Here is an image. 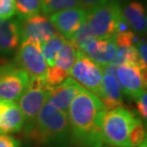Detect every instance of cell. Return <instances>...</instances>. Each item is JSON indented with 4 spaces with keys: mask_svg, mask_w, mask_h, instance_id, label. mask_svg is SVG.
I'll return each instance as SVG.
<instances>
[{
    "mask_svg": "<svg viewBox=\"0 0 147 147\" xmlns=\"http://www.w3.org/2000/svg\"><path fill=\"white\" fill-rule=\"evenodd\" d=\"M66 40V38H64L61 34H57L46 42L41 44V52L48 68L54 66L57 53L59 52Z\"/></svg>",
    "mask_w": 147,
    "mask_h": 147,
    "instance_id": "d6986e66",
    "label": "cell"
},
{
    "mask_svg": "<svg viewBox=\"0 0 147 147\" xmlns=\"http://www.w3.org/2000/svg\"><path fill=\"white\" fill-rule=\"evenodd\" d=\"M96 36H94L93 33L88 27L86 21L80 26V28L76 32V34L72 36V38L69 41L74 44V46L76 47V50L79 51H83L86 45L90 42L91 40H93Z\"/></svg>",
    "mask_w": 147,
    "mask_h": 147,
    "instance_id": "603a6c76",
    "label": "cell"
},
{
    "mask_svg": "<svg viewBox=\"0 0 147 147\" xmlns=\"http://www.w3.org/2000/svg\"><path fill=\"white\" fill-rule=\"evenodd\" d=\"M40 11L39 0H16V14L19 20L37 16Z\"/></svg>",
    "mask_w": 147,
    "mask_h": 147,
    "instance_id": "44dd1931",
    "label": "cell"
},
{
    "mask_svg": "<svg viewBox=\"0 0 147 147\" xmlns=\"http://www.w3.org/2000/svg\"><path fill=\"white\" fill-rule=\"evenodd\" d=\"M136 103H137L138 113L140 114V119H144V121H146V119H147V95H146V92L142 94V96L136 100Z\"/></svg>",
    "mask_w": 147,
    "mask_h": 147,
    "instance_id": "83f0119b",
    "label": "cell"
},
{
    "mask_svg": "<svg viewBox=\"0 0 147 147\" xmlns=\"http://www.w3.org/2000/svg\"><path fill=\"white\" fill-rule=\"evenodd\" d=\"M121 16L119 0H112L87 11L86 23L93 34L98 38H114L116 24Z\"/></svg>",
    "mask_w": 147,
    "mask_h": 147,
    "instance_id": "277c9868",
    "label": "cell"
},
{
    "mask_svg": "<svg viewBox=\"0 0 147 147\" xmlns=\"http://www.w3.org/2000/svg\"><path fill=\"white\" fill-rule=\"evenodd\" d=\"M51 90L44 79L30 78L27 88L18 99V105L25 119V125L36 117L42 106L47 102Z\"/></svg>",
    "mask_w": 147,
    "mask_h": 147,
    "instance_id": "ba28073f",
    "label": "cell"
},
{
    "mask_svg": "<svg viewBox=\"0 0 147 147\" xmlns=\"http://www.w3.org/2000/svg\"><path fill=\"white\" fill-rule=\"evenodd\" d=\"M98 98L104 105L106 111L123 106L122 92L116 76L103 75L101 81L100 95Z\"/></svg>",
    "mask_w": 147,
    "mask_h": 147,
    "instance_id": "2e32d148",
    "label": "cell"
},
{
    "mask_svg": "<svg viewBox=\"0 0 147 147\" xmlns=\"http://www.w3.org/2000/svg\"><path fill=\"white\" fill-rule=\"evenodd\" d=\"M40 10L46 17L60 11L72 8H81L78 0H39Z\"/></svg>",
    "mask_w": 147,
    "mask_h": 147,
    "instance_id": "ffe728a7",
    "label": "cell"
},
{
    "mask_svg": "<svg viewBox=\"0 0 147 147\" xmlns=\"http://www.w3.org/2000/svg\"><path fill=\"white\" fill-rule=\"evenodd\" d=\"M76 52H78V50L74 46V44L71 41L66 40L59 50V52L57 53L55 64L53 67L57 68L58 71L62 72L69 76L70 71H71L74 63L76 61Z\"/></svg>",
    "mask_w": 147,
    "mask_h": 147,
    "instance_id": "ac0fdd59",
    "label": "cell"
},
{
    "mask_svg": "<svg viewBox=\"0 0 147 147\" xmlns=\"http://www.w3.org/2000/svg\"><path fill=\"white\" fill-rule=\"evenodd\" d=\"M106 112L98 96L82 89L74 98L68 116L72 142L76 147H102V119Z\"/></svg>",
    "mask_w": 147,
    "mask_h": 147,
    "instance_id": "6da1fadb",
    "label": "cell"
},
{
    "mask_svg": "<svg viewBox=\"0 0 147 147\" xmlns=\"http://www.w3.org/2000/svg\"><path fill=\"white\" fill-rule=\"evenodd\" d=\"M83 89L75 79L67 78L62 83L50 91L47 103L53 105L57 109L67 113L74 98Z\"/></svg>",
    "mask_w": 147,
    "mask_h": 147,
    "instance_id": "4fadbf2b",
    "label": "cell"
},
{
    "mask_svg": "<svg viewBox=\"0 0 147 147\" xmlns=\"http://www.w3.org/2000/svg\"><path fill=\"white\" fill-rule=\"evenodd\" d=\"M30 76L14 62L0 65V98L16 101L27 88Z\"/></svg>",
    "mask_w": 147,
    "mask_h": 147,
    "instance_id": "52a82bcc",
    "label": "cell"
},
{
    "mask_svg": "<svg viewBox=\"0 0 147 147\" xmlns=\"http://www.w3.org/2000/svg\"><path fill=\"white\" fill-rule=\"evenodd\" d=\"M137 147H147V144H146V140H144L142 143H140V145H138Z\"/></svg>",
    "mask_w": 147,
    "mask_h": 147,
    "instance_id": "4dcf8cb0",
    "label": "cell"
},
{
    "mask_svg": "<svg viewBox=\"0 0 147 147\" xmlns=\"http://www.w3.org/2000/svg\"><path fill=\"white\" fill-rule=\"evenodd\" d=\"M140 38L136 33L132 31H127L124 33L116 34L114 36V41L117 47H130L135 46L139 42Z\"/></svg>",
    "mask_w": 147,
    "mask_h": 147,
    "instance_id": "d4e9b609",
    "label": "cell"
},
{
    "mask_svg": "<svg viewBox=\"0 0 147 147\" xmlns=\"http://www.w3.org/2000/svg\"><path fill=\"white\" fill-rule=\"evenodd\" d=\"M70 75L80 86L98 98L103 76L101 66L79 50L76 52V61L70 71Z\"/></svg>",
    "mask_w": 147,
    "mask_h": 147,
    "instance_id": "5b68a950",
    "label": "cell"
},
{
    "mask_svg": "<svg viewBox=\"0 0 147 147\" xmlns=\"http://www.w3.org/2000/svg\"><path fill=\"white\" fill-rule=\"evenodd\" d=\"M122 17L128 23L129 27L133 29L134 33L143 34L147 28L146 10L142 3L139 1H129L121 7L120 6Z\"/></svg>",
    "mask_w": 147,
    "mask_h": 147,
    "instance_id": "e0dca14e",
    "label": "cell"
},
{
    "mask_svg": "<svg viewBox=\"0 0 147 147\" xmlns=\"http://www.w3.org/2000/svg\"><path fill=\"white\" fill-rule=\"evenodd\" d=\"M0 147H21V143L11 136L0 135Z\"/></svg>",
    "mask_w": 147,
    "mask_h": 147,
    "instance_id": "f546056e",
    "label": "cell"
},
{
    "mask_svg": "<svg viewBox=\"0 0 147 147\" xmlns=\"http://www.w3.org/2000/svg\"><path fill=\"white\" fill-rule=\"evenodd\" d=\"M24 125L25 119L18 103L0 98V135L17 133Z\"/></svg>",
    "mask_w": 147,
    "mask_h": 147,
    "instance_id": "7c38bea8",
    "label": "cell"
},
{
    "mask_svg": "<svg viewBox=\"0 0 147 147\" xmlns=\"http://www.w3.org/2000/svg\"><path fill=\"white\" fill-rule=\"evenodd\" d=\"M13 62L24 70L30 78L45 80L48 66L41 52V45L36 41H22Z\"/></svg>",
    "mask_w": 147,
    "mask_h": 147,
    "instance_id": "8992f818",
    "label": "cell"
},
{
    "mask_svg": "<svg viewBox=\"0 0 147 147\" xmlns=\"http://www.w3.org/2000/svg\"><path fill=\"white\" fill-rule=\"evenodd\" d=\"M102 147H117V146H111V145H108V144H107V145H105V146L103 145Z\"/></svg>",
    "mask_w": 147,
    "mask_h": 147,
    "instance_id": "1f68e13d",
    "label": "cell"
},
{
    "mask_svg": "<svg viewBox=\"0 0 147 147\" xmlns=\"http://www.w3.org/2000/svg\"><path fill=\"white\" fill-rule=\"evenodd\" d=\"M57 34H58L57 31L45 16L37 14L20 20V42L34 40L41 45Z\"/></svg>",
    "mask_w": 147,
    "mask_h": 147,
    "instance_id": "30bf717a",
    "label": "cell"
},
{
    "mask_svg": "<svg viewBox=\"0 0 147 147\" xmlns=\"http://www.w3.org/2000/svg\"><path fill=\"white\" fill-rule=\"evenodd\" d=\"M144 140H146L145 128L143 126L142 119L139 117L129 135V142L131 147H137Z\"/></svg>",
    "mask_w": 147,
    "mask_h": 147,
    "instance_id": "cb8c5ba5",
    "label": "cell"
},
{
    "mask_svg": "<svg viewBox=\"0 0 147 147\" xmlns=\"http://www.w3.org/2000/svg\"><path fill=\"white\" fill-rule=\"evenodd\" d=\"M24 136L38 147H70L72 138L67 113L46 102L36 119L24 125Z\"/></svg>",
    "mask_w": 147,
    "mask_h": 147,
    "instance_id": "7a4b0ae2",
    "label": "cell"
},
{
    "mask_svg": "<svg viewBox=\"0 0 147 147\" xmlns=\"http://www.w3.org/2000/svg\"><path fill=\"white\" fill-rule=\"evenodd\" d=\"M20 44V20L0 18V57L13 54Z\"/></svg>",
    "mask_w": 147,
    "mask_h": 147,
    "instance_id": "5bb4252c",
    "label": "cell"
},
{
    "mask_svg": "<svg viewBox=\"0 0 147 147\" xmlns=\"http://www.w3.org/2000/svg\"><path fill=\"white\" fill-rule=\"evenodd\" d=\"M110 1H112V0H78L81 8L86 11L93 10L95 8H98L101 5L106 4V3Z\"/></svg>",
    "mask_w": 147,
    "mask_h": 147,
    "instance_id": "f1b7e54d",
    "label": "cell"
},
{
    "mask_svg": "<svg viewBox=\"0 0 147 147\" xmlns=\"http://www.w3.org/2000/svg\"><path fill=\"white\" fill-rule=\"evenodd\" d=\"M123 63H137L139 64V55L135 46L130 47H117V53L112 64L119 66Z\"/></svg>",
    "mask_w": 147,
    "mask_h": 147,
    "instance_id": "7402d4cb",
    "label": "cell"
},
{
    "mask_svg": "<svg viewBox=\"0 0 147 147\" xmlns=\"http://www.w3.org/2000/svg\"><path fill=\"white\" fill-rule=\"evenodd\" d=\"M139 55V65L143 71L147 70V44L146 39L142 38L139 40L136 45H135Z\"/></svg>",
    "mask_w": 147,
    "mask_h": 147,
    "instance_id": "4316f807",
    "label": "cell"
},
{
    "mask_svg": "<svg viewBox=\"0 0 147 147\" xmlns=\"http://www.w3.org/2000/svg\"><path fill=\"white\" fill-rule=\"evenodd\" d=\"M99 66L112 63L117 53L114 38H94L82 51Z\"/></svg>",
    "mask_w": 147,
    "mask_h": 147,
    "instance_id": "9a60e30c",
    "label": "cell"
},
{
    "mask_svg": "<svg viewBox=\"0 0 147 147\" xmlns=\"http://www.w3.org/2000/svg\"><path fill=\"white\" fill-rule=\"evenodd\" d=\"M117 79L121 92L131 99L137 100L146 92V71L137 63H123L117 66Z\"/></svg>",
    "mask_w": 147,
    "mask_h": 147,
    "instance_id": "9c48e42d",
    "label": "cell"
},
{
    "mask_svg": "<svg viewBox=\"0 0 147 147\" xmlns=\"http://www.w3.org/2000/svg\"><path fill=\"white\" fill-rule=\"evenodd\" d=\"M16 14V0H0V18L11 19Z\"/></svg>",
    "mask_w": 147,
    "mask_h": 147,
    "instance_id": "484cf974",
    "label": "cell"
},
{
    "mask_svg": "<svg viewBox=\"0 0 147 147\" xmlns=\"http://www.w3.org/2000/svg\"><path fill=\"white\" fill-rule=\"evenodd\" d=\"M139 119L135 112L124 106L107 110L102 119V137L108 145L131 147L129 135Z\"/></svg>",
    "mask_w": 147,
    "mask_h": 147,
    "instance_id": "3957f363",
    "label": "cell"
},
{
    "mask_svg": "<svg viewBox=\"0 0 147 147\" xmlns=\"http://www.w3.org/2000/svg\"><path fill=\"white\" fill-rule=\"evenodd\" d=\"M87 11L82 8H72L60 11L49 16L57 33L70 40L80 26L86 21Z\"/></svg>",
    "mask_w": 147,
    "mask_h": 147,
    "instance_id": "8fae6325",
    "label": "cell"
}]
</instances>
